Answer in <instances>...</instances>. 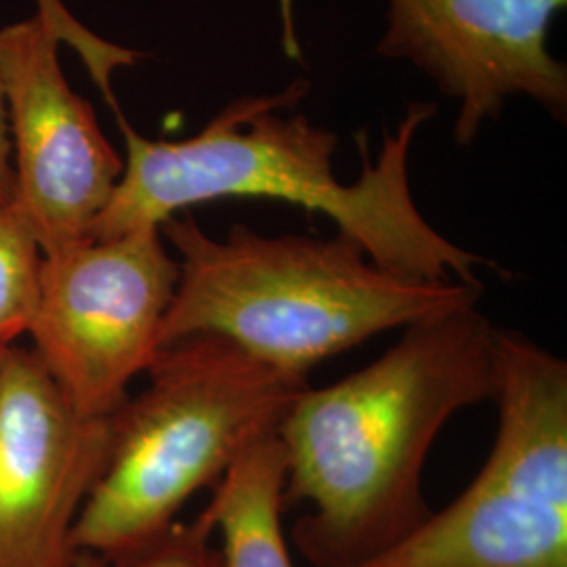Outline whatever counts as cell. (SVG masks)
<instances>
[{
    "mask_svg": "<svg viewBox=\"0 0 567 567\" xmlns=\"http://www.w3.org/2000/svg\"><path fill=\"white\" fill-rule=\"evenodd\" d=\"M307 93L309 82L295 81L278 93L238 97L182 142L143 137L124 118L121 105H112L124 137V168L89 238L161 229L196 204L278 200L322 213L337 225V234L362 246L372 264L391 274L482 282L477 269L492 264L447 240L426 221L412 194V147L419 131L437 114V103H408L377 156H370L362 131L360 177L343 183L332 163L337 133L290 112Z\"/></svg>",
    "mask_w": 567,
    "mask_h": 567,
    "instance_id": "obj_1",
    "label": "cell"
},
{
    "mask_svg": "<svg viewBox=\"0 0 567 567\" xmlns=\"http://www.w3.org/2000/svg\"><path fill=\"white\" fill-rule=\"evenodd\" d=\"M404 330L372 364L307 386L278 431L284 505H309L290 538L313 567L364 566L423 526L431 446L454 414L494 400L498 328L477 305Z\"/></svg>",
    "mask_w": 567,
    "mask_h": 567,
    "instance_id": "obj_2",
    "label": "cell"
},
{
    "mask_svg": "<svg viewBox=\"0 0 567 567\" xmlns=\"http://www.w3.org/2000/svg\"><path fill=\"white\" fill-rule=\"evenodd\" d=\"M161 231L179 264L161 351L210 334L303 379L381 332L475 307L484 292L482 282L391 274L341 234L265 236L236 224L219 240L192 215L171 217Z\"/></svg>",
    "mask_w": 567,
    "mask_h": 567,
    "instance_id": "obj_3",
    "label": "cell"
},
{
    "mask_svg": "<svg viewBox=\"0 0 567 567\" xmlns=\"http://www.w3.org/2000/svg\"><path fill=\"white\" fill-rule=\"evenodd\" d=\"M147 385L112 414V447L74 524L79 553L114 559L173 526L244 452L276 435L309 386L221 337L163 349Z\"/></svg>",
    "mask_w": 567,
    "mask_h": 567,
    "instance_id": "obj_4",
    "label": "cell"
},
{
    "mask_svg": "<svg viewBox=\"0 0 567 567\" xmlns=\"http://www.w3.org/2000/svg\"><path fill=\"white\" fill-rule=\"evenodd\" d=\"M498 431L471 486L360 567H567V362L498 328Z\"/></svg>",
    "mask_w": 567,
    "mask_h": 567,
    "instance_id": "obj_5",
    "label": "cell"
},
{
    "mask_svg": "<svg viewBox=\"0 0 567 567\" xmlns=\"http://www.w3.org/2000/svg\"><path fill=\"white\" fill-rule=\"evenodd\" d=\"M177 282L179 264L158 227L89 238L42 257L28 334L79 414L105 419L128 400L133 379L161 353Z\"/></svg>",
    "mask_w": 567,
    "mask_h": 567,
    "instance_id": "obj_6",
    "label": "cell"
},
{
    "mask_svg": "<svg viewBox=\"0 0 567 567\" xmlns=\"http://www.w3.org/2000/svg\"><path fill=\"white\" fill-rule=\"evenodd\" d=\"M79 28L60 0H39L37 16L0 30L16 177L11 203L42 257L89 240L124 168L93 105L61 72L60 42L72 41Z\"/></svg>",
    "mask_w": 567,
    "mask_h": 567,
    "instance_id": "obj_7",
    "label": "cell"
},
{
    "mask_svg": "<svg viewBox=\"0 0 567 567\" xmlns=\"http://www.w3.org/2000/svg\"><path fill=\"white\" fill-rule=\"evenodd\" d=\"M567 0H386L379 58L404 61L456 103L454 142L471 145L508 100L567 121V65L550 28Z\"/></svg>",
    "mask_w": 567,
    "mask_h": 567,
    "instance_id": "obj_8",
    "label": "cell"
},
{
    "mask_svg": "<svg viewBox=\"0 0 567 567\" xmlns=\"http://www.w3.org/2000/svg\"><path fill=\"white\" fill-rule=\"evenodd\" d=\"M112 447V416L79 414L37 353L0 355V567H81L82 505Z\"/></svg>",
    "mask_w": 567,
    "mask_h": 567,
    "instance_id": "obj_9",
    "label": "cell"
},
{
    "mask_svg": "<svg viewBox=\"0 0 567 567\" xmlns=\"http://www.w3.org/2000/svg\"><path fill=\"white\" fill-rule=\"evenodd\" d=\"M286 452L276 435L252 444L213 487L206 524L221 536L224 567H295L284 536Z\"/></svg>",
    "mask_w": 567,
    "mask_h": 567,
    "instance_id": "obj_10",
    "label": "cell"
},
{
    "mask_svg": "<svg viewBox=\"0 0 567 567\" xmlns=\"http://www.w3.org/2000/svg\"><path fill=\"white\" fill-rule=\"evenodd\" d=\"M42 252L16 204H0V347L28 334L41 288Z\"/></svg>",
    "mask_w": 567,
    "mask_h": 567,
    "instance_id": "obj_11",
    "label": "cell"
},
{
    "mask_svg": "<svg viewBox=\"0 0 567 567\" xmlns=\"http://www.w3.org/2000/svg\"><path fill=\"white\" fill-rule=\"evenodd\" d=\"M213 536L203 515L189 524L175 522L140 547L107 559L105 567H224Z\"/></svg>",
    "mask_w": 567,
    "mask_h": 567,
    "instance_id": "obj_12",
    "label": "cell"
},
{
    "mask_svg": "<svg viewBox=\"0 0 567 567\" xmlns=\"http://www.w3.org/2000/svg\"><path fill=\"white\" fill-rule=\"evenodd\" d=\"M13 158H11V137H9V116H7V100L4 84L0 74V204L13 200Z\"/></svg>",
    "mask_w": 567,
    "mask_h": 567,
    "instance_id": "obj_13",
    "label": "cell"
},
{
    "mask_svg": "<svg viewBox=\"0 0 567 567\" xmlns=\"http://www.w3.org/2000/svg\"><path fill=\"white\" fill-rule=\"evenodd\" d=\"M107 566V561L102 559V557H97V555H89V553H82V564L81 567H105Z\"/></svg>",
    "mask_w": 567,
    "mask_h": 567,
    "instance_id": "obj_14",
    "label": "cell"
},
{
    "mask_svg": "<svg viewBox=\"0 0 567 567\" xmlns=\"http://www.w3.org/2000/svg\"><path fill=\"white\" fill-rule=\"evenodd\" d=\"M4 349H7V347H0V355H2V351H4Z\"/></svg>",
    "mask_w": 567,
    "mask_h": 567,
    "instance_id": "obj_15",
    "label": "cell"
}]
</instances>
